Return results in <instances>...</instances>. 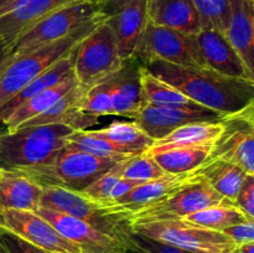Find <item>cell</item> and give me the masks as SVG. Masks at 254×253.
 Instances as JSON below:
<instances>
[{
    "mask_svg": "<svg viewBox=\"0 0 254 253\" xmlns=\"http://www.w3.org/2000/svg\"><path fill=\"white\" fill-rule=\"evenodd\" d=\"M222 131L213 143L208 159L236 164L254 175V103L221 121Z\"/></svg>",
    "mask_w": 254,
    "mask_h": 253,
    "instance_id": "30bf717a",
    "label": "cell"
},
{
    "mask_svg": "<svg viewBox=\"0 0 254 253\" xmlns=\"http://www.w3.org/2000/svg\"><path fill=\"white\" fill-rule=\"evenodd\" d=\"M42 188L26 176L10 169L0 174V208L36 211L40 207Z\"/></svg>",
    "mask_w": 254,
    "mask_h": 253,
    "instance_id": "cb8c5ba5",
    "label": "cell"
},
{
    "mask_svg": "<svg viewBox=\"0 0 254 253\" xmlns=\"http://www.w3.org/2000/svg\"><path fill=\"white\" fill-rule=\"evenodd\" d=\"M196 104L227 116L254 103V81L223 76L206 67H190L150 61L143 64Z\"/></svg>",
    "mask_w": 254,
    "mask_h": 253,
    "instance_id": "6da1fadb",
    "label": "cell"
},
{
    "mask_svg": "<svg viewBox=\"0 0 254 253\" xmlns=\"http://www.w3.org/2000/svg\"><path fill=\"white\" fill-rule=\"evenodd\" d=\"M89 87L77 83L62 97H60L51 107L44 113L35 118L30 119L22 126H42V124H66L74 130H86L87 126H92L97 123L98 119L88 116L82 111V99L87 93ZM17 128V129H19Z\"/></svg>",
    "mask_w": 254,
    "mask_h": 253,
    "instance_id": "ffe728a7",
    "label": "cell"
},
{
    "mask_svg": "<svg viewBox=\"0 0 254 253\" xmlns=\"http://www.w3.org/2000/svg\"><path fill=\"white\" fill-rule=\"evenodd\" d=\"M98 14H101V11L97 0H88L62 7L21 32L9 46L11 56H20L64 39Z\"/></svg>",
    "mask_w": 254,
    "mask_h": 253,
    "instance_id": "9c48e42d",
    "label": "cell"
},
{
    "mask_svg": "<svg viewBox=\"0 0 254 253\" xmlns=\"http://www.w3.org/2000/svg\"><path fill=\"white\" fill-rule=\"evenodd\" d=\"M73 73L82 86L91 87L113 74L123 63L116 36L107 19L83 40L73 51Z\"/></svg>",
    "mask_w": 254,
    "mask_h": 253,
    "instance_id": "52a82bcc",
    "label": "cell"
},
{
    "mask_svg": "<svg viewBox=\"0 0 254 253\" xmlns=\"http://www.w3.org/2000/svg\"><path fill=\"white\" fill-rule=\"evenodd\" d=\"M183 220L193 223L196 226H200V227L222 232L225 228L245 222V221L252 220V218L247 217L236 206V203H233V205H218L205 208V210H201L198 212L192 213V215L186 216Z\"/></svg>",
    "mask_w": 254,
    "mask_h": 253,
    "instance_id": "1f68e13d",
    "label": "cell"
},
{
    "mask_svg": "<svg viewBox=\"0 0 254 253\" xmlns=\"http://www.w3.org/2000/svg\"><path fill=\"white\" fill-rule=\"evenodd\" d=\"M222 232L228 238H231L236 245L254 242V220H248L231 226V227L225 228Z\"/></svg>",
    "mask_w": 254,
    "mask_h": 253,
    "instance_id": "f35d334b",
    "label": "cell"
},
{
    "mask_svg": "<svg viewBox=\"0 0 254 253\" xmlns=\"http://www.w3.org/2000/svg\"><path fill=\"white\" fill-rule=\"evenodd\" d=\"M17 0H0V15L4 14L7 9L12 6Z\"/></svg>",
    "mask_w": 254,
    "mask_h": 253,
    "instance_id": "ee69618b",
    "label": "cell"
},
{
    "mask_svg": "<svg viewBox=\"0 0 254 253\" xmlns=\"http://www.w3.org/2000/svg\"><path fill=\"white\" fill-rule=\"evenodd\" d=\"M74 129L66 124L22 126L0 133V168H31L49 161L66 146Z\"/></svg>",
    "mask_w": 254,
    "mask_h": 253,
    "instance_id": "5b68a950",
    "label": "cell"
},
{
    "mask_svg": "<svg viewBox=\"0 0 254 253\" xmlns=\"http://www.w3.org/2000/svg\"><path fill=\"white\" fill-rule=\"evenodd\" d=\"M135 236L174 246L189 253H231L236 243L223 232L200 227L183 218L138 221L131 223Z\"/></svg>",
    "mask_w": 254,
    "mask_h": 253,
    "instance_id": "8992f818",
    "label": "cell"
},
{
    "mask_svg": "<svg viewBox=\"0 0 254 253\" xmlns=\"http://www.w3.org/2000/svg\"><path fill=\"white\" fill-rule=\"evenodd\" d=\"M148 21L189 35L201 29V19L192 0H148Z\"/></svg>",
    "mask_w": 254,
    "mask_h": 253,
    "instance_id": "44dd1931",
    "label": "cell"
},
{
    "mask_svg": "<svg viewBox=\"0 0 254 253\" xmlns=\"http://www.w3.org/2000/svg\"><path fill=\"white\" fill-rule=\"evenodd\" d=\"M10 55H11V52H10L9 46L2 40H0V68L4 66V63L7 61Z\"/></svg>",
    "mask_w": 254,
    "mask_h": 253,
    "instance_id": "b9f144b4",
    "label": "cell"
},
{
    "mask_svg": "<svg viewBox=\"0 0 254 253\" xmlns=\"http://www.w3.org/2000/svg\"><path fill=\"white\" fill-rule=\"evenodd\" d=\"M0 228L49 253H83L34 211L0 208Z\"/></svg>",
    "mask_w": 254,
    "mask_h": 253,
    "instance_id": "7c38bea8",
    "label": "cell"
},
{
    "mask_svg": "<svg viewBox=\"0 0 254 253\" xmlns=\"http://www.w3.org/2000/svg\"><path fill=\"white\" fill-rule=\"evenodd\" d=\"M211 149L212 145L173 148L148 155H150L166 174H183L200 168L210 156Z\"/></svg>",
    "mask_w": 254,
    "mask_h": 253,
    "instance_id": "83f0119b",
    "label": "cell"
},
{
    "mask_svg": "<svg viewBox=\"0 0 254 253\" xmlns=\"http://www.w3.org/2000/svg\"><path fill=\"white\" fill-rule=\"evenodd\" d=\"M138 237V236H136ZM146 240V238H144ZM149 243H150V251L145 250V248L141 247V252L144 253H189L186 251L180 250V248H176L174 246H169L165 245V243H159L155 242V241H150V240H146Z\"/></svg>",
    "mask_w": 254,
    "mask_h": 253,
    "instance_id": "60d3db41",
    "label": "cell"
},
{
    "mask_svg": "<svg viewBox=\"0 0 254 253\" xmlns=\"http://www.w3.org/2000/svg\"><path fill=\"white\" fill-rule=\"evenodd\" d=\"M141 181L138 180H131V179H126L121 178L118 180V183L113 186L111 191V195H109V202H113L117 201L118 198L123 197L124 195H127L128 192H130L135 186L140 185Z\"/></svg>",
    "mask_w": 254,
    "mask_h": 253,
    "instance_id": "ab89813d",
    "label": "cell"
},
{
    "mask_svg": "<svg viewBox=\"0 0 254 253\" xmlns=\"http://www.w3.org/2000/svg\"><path fill=\"white\" fill-rule=\"evenodd\" d=\"M111 76L89 87L82 99V111L93 118L116 116L111 98Z\"/></svg>",
    "mask_w": 254,
    "mask_h": 253,
    "instance_id": "836d02e7",
    "label": "cell"
},
{
    "mask_svg": "<svg viewBox=\"0 0 254 253\" xmlns=\"http://www.w3.org/2000/svg\"><path fill=\"white\" fill-rule=\"evenodd\" d=\"M198 173L220 195L233 202L243 180L248 175L236 164L218 159H207L198 168Z\"/></svg>",
    "mask_w": 254,
    "mask_h": 253,
    "instance_id": "4316f807",
    "label": "cell"
},
{
    "mask_svg": "<svg viewBox=\"0 0 254 253\" xmlns=\"http://www.w3.org/2000/svg\"><path fill=\"white\" fill-rule=\"evenodd\" d=\"M2 169H4V168H0V174H1V171H2Z\"/></svg>",
    "mask_w": 254,
    "mask_h": 253,
    "instance_id": "f6af8a7d",
    "label": "cell"
},
{
    "mask_svg": "<svg viewBox=\"0 0 254 253\" xmlns=\"http://www.w3.org/2000/svg\"><path fill=\"white\" fill-rule=\"evenodd\" d=\"M67 146L77 150L84 151L91 155L99 158L114 159V160H124V159L133 156L130 151L111 143L107 139L101 138L93 130H73V133L67 136Z\"/></svg>",
    "mask_w": 254,
    "mask_h": 253,
    "instance_id": "4dcf8cb0",
    "label": "cell"
},
{
    "mask_svg": "<svg viewBox=\"0 0 254 253\" xmlns=\"http://www.w3.org/2000/svg\"><path fill=\"white\" fill-rule=\"evenodd\" d=\"M195 36L206 68L232 78L254 81V72L248 68L223 32L202 27Z\"/></svg>",
    "mask_w": 254,
    "mask_h": 253,
    "instance_id": "2e32d148",
    "label": "cell"
},
{
    "mask_svg": "<svg viewBox=\"0 0 254 253\" xmlns=\"http://www.w3.org/2000/svg\"><path fill=\"white\" fill-rule=\"evenodd\" d=\"M223 114L211 111L200 104L188 107H151L144 106L134 122L154 141L170 134L171 131L195 122H218Z\"/></svg>",
    "mask_w": 254,
    "mask_h": 253,
    "instance_id": "5bb4252c",
    "label": "cell"
},
{
    "mask_svg": "<svg viewBox=\"0 0 254 253\" xmlns=\"http://www.w3.org/2000/svg\"><path fill=\"white\" fill-rule=\"evenodd\" d=\"M78 83L74 77L73 68L67 74L66 77L57 82L54 86L49 87L47 89L42 91L37 96L31 97L22 102L21 104L16 107L10 114H7L1 122H0V133L1 131H12L26 123L30 119L40 116L44 113L49 107H51L60 97L64 96L67 91Z\"/></svg>",
    "mask_w": 254,
    "mask_h": 253,
    "instance_id": "603a6c76",
    "label": "cell"
},
{
    "mask_svg": "<svg viewBox=\"0 0 254 253\" xmlns=\"http://www.w3.org/2000/svg\"><path fill=\"white\" fill-rule=\"evenodd\" d=\"M233 201L220 195L205 179L189 184L163 201L153 203L130 215V223L138 221L184 218L205 208L218 205H233Z\"/></svg>",
    "mask_w": 254,
    "mask_h": 253,
    "instance_id": "8fae6325",
    "label": "cell"
},
{
    "mask_svg": "<svg viewBox=\"0 0 254 253\" xmlns=\"http://www.w3.org/2000/svg\"><path fill=\"white\" fill-rule=\"evenodd\" d=\"M141 64L150 61L190 67H205L195 35L184 34L148 21L134 47L133 56Z\"/></svg>",
    "mask_w": 254,
    "mask_h": 253,
    "instance_id": "ba28073f",
    "label": "cell"
},
{
    "mask_svg": "<svg viewBox=\"0 0 254 253\" xmlns=\"http://www.w3.org/2000/svg\"><path fill=\"white\" fill-rule=\"evenodd\" d=\"M121 160L99 158L64 146L49 161L31 168L10 169L26 176L41 188L82 191Z\"/></svg>",
    "mask_w": 254,
    "mask_h": 253,
    "instance_id": "277c9868",
    "label": "cell"
},
{
    "mask_svg": "<svg viewBox=\"0 0 254 253\" xmlns=\"http://www.w3.org/2000/svg\"><path fill=\"white\" fill-rule=\"evenodd\" d=\"M93 133L135 155L146 151L154 144L153 139L135 122H114L106 128L94 129Z\"/></svg>",
    "mask_w": 254,
    "mask_h": 253,
    "instance_id": "f1b7e54d",
    "label": "cell"
},
{
    "mask_svg": "<svg viewBox=\"0 0 254 253\" xmlns=\"http://www.w3.org/2000/svg\"><path fill=\"white\" fill-rule=\"evenodd\" d=\"M99 11L116 36L119 56L123 61L131 59L139 36L148 24V0H97Z\"/></svg>",
    "mask_w": 254,
    "mask_h": 253,
    "instance_id": "4fadbf2b",
    "label": "cell"
},
{
    "mask_svg": "<svg viewBox=\"0 0 254 253\" xmlns=\"http://www.w3.org/2000/svg\"><path fill=\"white\" fill-rule=\"evenodd\" d=\"M231 253H254V242L241 243V245H236Z\"/></svg>",
    "mask_w": 254,
    "mask_h": 253,
    "instance_id": "7bdbcfd3",
    "label": "cell"
},
{
    "mask_svg": "<svg viewBox=\"0 0 254 253\" xmlns=\"http://www.w3.org/2000/svg\"><path fill=\"white\" fill-rule=\"evenodd\" d=\"M235 203L247 217L254 220V175L248 174L243 180Z\"/></svg>",
    "mask_w": 254,
    "mask_h": 253,
    "instance_id": "74e56055",
    "label": "cell"
},
{
    "mask_svg": "<svg viewBox=\"0 0 254 253\" xmlns=\"http://www.w3.org/2000/svg\"><path fill=\"white\" fill-rule=\"evenodd\" d=\"M106 19V15L101 12L86 24L77 27L64 39L20 56L12 57L10 55L4 66L0 68V107L20 89L24 88L27 83L34 81L52 64L56 63L59 60L71 54L81 40H83L92 30L96 29Z\"/></svg>",
    "mask_w": 254,
    "mask_h": 253,
    "instance_id": "3957f363",
    "label": "cell"
},
{
    "mask_svg": "<svg viewBox=\"0 0 254 253\" xmlns=\"http://www.w3.org/2000/svg\"><path fill=\"white\" fill-rule=\"evenodd\" d=\"M200 178L201 175L198 173V169L190 171V173L165 174L158 179L141 183L140 185L135 186L130 192L113 202L123 210L128 211L131 215L146 206H150L153 203L170 197L171 195L180 191L189 184L198 180Z\"/></svg>",
    "mask_w": 254,
    "mask_h": 253,
    "instance_id": "ac0fdd59",
    "label": "cell"
},
{
    "mask_svg": "<svg viewBox=\"0 0 254 253\" xmlns=\"http://www.w3.org/2000/svg\"><path fill=\"white\" fill-rule=\"evenodd\" d=\"M197 9L202 27L215 29L225 34L228 26V0H192Z\"/></svg>",
    "mask_w": 254,
    "mask_h": 253,
    "instance_id": "e575fe53",
    "label": "cell"
},
{
    "mask_svg": "<svg viewBox=\"0 0 254 253\" xmlns=\"http://www.w3.org/2000/svg\"><path fill=\"white\" fill-rule=\"evenodd\" d=\"M141 89L144 106L151 107H188L196 104L173 86L153 76L141 64Z\"/></svg>",
    "mask_w": 254,
    "mask_h": 253,
    "instance_id": "f546056e",
    "label": "cell"
},
{
    "mask_svg": "<svg viewBox=\"0 0 254 253\" xmlns=\"http://www.w3.org/2000/svg\"><path fill=\"white\" fill-rule=\"evenodd\" d=\"M114 169L118 171L122 178L138 180L141 183L154 180L166 174L158 165V163L145 153L129 156L124 160L118 161L114 165Z\"/></svg>",
    "mask_w": 254,
    "mask_h": 253,
    "instance_id": "d6a6232c",
    "label": "cell"
},
{
    "mask_svg": "<svg viewBox=\"0 0 254 253\" xmlns=\"http://www.w3.org/2000/svg\"><path fill=\"white\" fill-rule=\"evenodd\" d=\"M40 206L73 216L114 237L129 251L141 252L140 243L135 240V235L131 231L130 213L114 202L91 200L79 191L42 188Z\"/></svg>",
    "mask_w": 254,
    "mask_h": 253,
    "instance_id": "7a4b0ae2",
    "label": "cell"
},
{
    "mask_svg": "<svg viewBox=\"0 0 254 253\" xmlns=\"http://www.w3.org/2000/svg\"><path fill=\"white\" fill-rule=\"evenodd\" d=\"M0 253H49L35 247L14 233L0 228Z\"/></svg>",
    "mask_w": 254,
    "mask_h": 253,
    "instance_id": "8d00e7d4",
    "label": "cell"
},
{
    "mask_svg": "<svg viewBox=\"0 0 254 253\" xmlns=\"http://www.w3.org/2000/svg\"><path fill=\"white\" fill-rule=\"evenodd\" d=\"M230 15L225 35L254 72V0H228Z\"/></svg>",
    "mask_w": 254,
    "mask_h": 253,
    "instance_id": "7402d4cb",
    "label": "cell"
},
{
    "mask_svg": "<svg viewBox=\"0 0 254 253\" xmlns=\"http://www.w3.org/2000/svg\"><path fill=\"white\" fill-rule=\"evenodd\" d=\"M35 212L49 221L64 238L71 241L83 253H128V248L118 240L73 216L41 206Z\"/></svg>",
    "mask_w": 254,
    "mask_h": 253,
    "instance_id": "9a60e30c",
    "label": "cell"
},
{
    "mask_svg": "<svg viewBox=\"0 0 254 253\" xmlns=\"http://www.w3.org/2000/svg\"><path fill=\"white\" fill-rule=\"evenodd\" d=\"M122 176L119 175L118 171L113 168L104 173L103 175L99 176L98 179L89 184L86 189H83L79 192L86 197L91 198L94 201H101V202H109V195L113 189V186L118 183Z\"/></svg>",
    "mask_w": 254,
    "mask_h": 253,
    "instance_id": "d590c367",
    "label": "cell"
},
{
    "mask_svg": "<svg viewBox=\"0 0 254 253\" xmlns=\"http://www.w3.org/2000/svg\"><path fill=\"white\" fill-rule=\"evenodd\" d=\"M141 63L135 59L123 61L111 76V98L114 114L136 118L144 107L140 77Z\"/></svg>",
    "mask_w": 254,
    "mask_h": 253,
    "instance_id": "d6986e66",
    "label": "cell"
},
{
    "mask_svg": "<svg viewBox=\"0 0 254 253\" xmlns=\"http://www.w3.org/2000/svg\"><path fill=\"white\" fill-rule=\"evenodd\" d=\"M83 1L88 0H17L10 9L0 15V40L10 46L21 32L47 15Z\"/></svg>",
    "mask_w": 254,
    "mask_h": 253,
    "instance_id": "e0dca14e",
    "label": "cell"
},
{
    "mask_svg": "<svg viewBox=\"0 0 254 253\" xmlns=\"http://www.w3.org/2000/svg\"><path fill=\"white\" fill-rule=\"evenodd\" d=\"M222 121V119H221ZM218 122H195L189 123L171 131L160 140L154 141L153 145L144 153L155 154L173 148L213 145L222 131V123Z\"/></svg>",
    "mask_w": 254,
    "mask_h": 253,
    "instance_id": "d4e9b609",
    "label": "cell"
},
{
    "mask_svg": "<svg viewBox=\"0 0 254 253\" xmlns=\"http://www.w3.org/2000/svg\"><path fill=\"white\" fill-rule=\"evenodd\" d=\"M73 51L69 55H67V56L62 57L61 60H59L56 63L52 64L50 68H47L44 73L40 74V76L36 77L34 81L27 83L24 88L20 89L17 93H15L11 98L7 99V101L0 107V122H1L7 114L11 113V112L14 111L19 104H21L22 102L31 98V97L37 96V94L41 93L42 91L47 89L49 87L54 86L57 82L61 81L64 77H66L67 74L72 71V68H73Z\"/></svg>",
    "mask_w": 254,
    "mask_h": 253,
    "instance_id": "484cf974",
    "label": "cell"
}]
</instances>
